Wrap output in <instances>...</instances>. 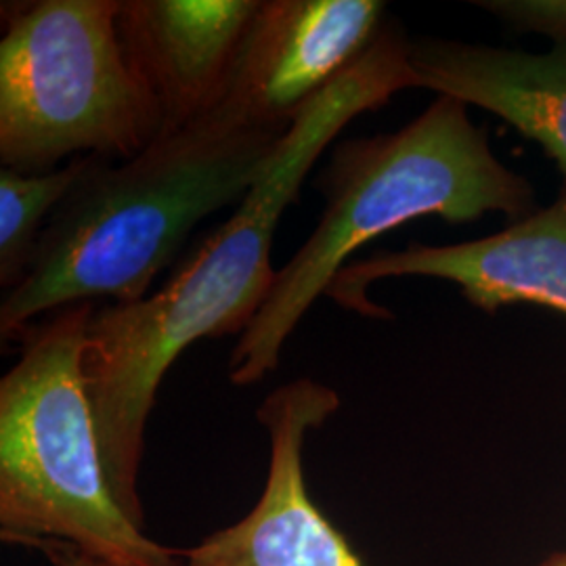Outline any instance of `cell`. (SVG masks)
<instances>
[{"mask_svg":"<svg viewBox=\"0 0 566 566\" xmlns=\"http://www.w3.org/2000/svg\"><path fill=\"white\" fill-rule=\"evenodd\" d=\"M418 88L476 105L544 147L566 179V46L525 53L472 42L416 39Z\"/></svg>","mask_w":566,"mask_h":566,"instance_id":"cell-10","label":"cell"},{"mask_svg":"<svg viewBox=\"0 0 566 566\" xmlns=\"http://www.w3.org/2000/svg\"><path fill=\"white\" fill-rule=\"evenodd\" d=\"M409 275L455 283L468 303L489 315L521 303L566 315V179L554 203L495 235L451 245L413 242L405 250L374 252L346 264L325 296L344 311L390 319L392 313L367 298V287Z\"/></svg>","mask_w":566,"mask_h":566,"instance_id":"cell-8","label":"cell"},{"mask_svg":"<svg viewBox=\"0 0 566 566\" xmlns=\"http://www.w3.org/2000/svg\"><path fill=\"white\" fill-rule=\"evenodd\" d=\"M340 397L313 378L266 395L256 411L269 434V470L252 510L181 549L185 566H365L306 489V437L338 411Z\"/></svg>","mask_w":566,"mask_h":566,"instance_id":"cell-6","label":"cell"},{"mask_svg":"<svg viewBox=\"0 0 566 566\" xmlns=\"http://www.w3.org/2000/svg\"><path fill=\"white\" fill-rule=\"evenodd\" d=\"M476 4L516 32L544 34L554 46H566V0H483Z\"/></svg>","mask_w":566,"mask_h":566,"instance_id":"cell-12","label":"cell"},{"mask_svg":"<svg viewBox=\"0 0 566 566\" xmlns=\"http://www.w3.org/2000/svg\"><path fill=\"white\" fill-rule=\"evenodd\" d=\"M385 7L380 0H263L217 112L283 135L376 41Z\"/></svg>","mask_w":566,"mask_h":566,"instance_id":"cell-7","label":"cell"},{"mask_svg":"<svg viewBox=\"0 0 566 566\" xmlns=\"http://www.w3.org/2000/svg\"><path fill=\"white\" fill-rule=\"evenodd\" d=\"M317 189L325 200L319 223L277 271L231 353L235 386L256 385L277 369L285 340L365 243L422 217L462 224L502 212L516 223L539 210L535 187L500 163L468 105L447 95L397 133L336 143Z\"/></svg>","mask_w":566,"mask_h":566,"instance_id":"cell-3","label":"cell"},{"mask_svg":"<svg viewBox=\"0 0 566 566\" xmlns=\"http://www.w3.org/2000/svg\"><path fill=\"white\" fill-rule=\"evenodd\" d=\"M120 0L2 4L0 160L21 175L95 156L124 163L163 135L124 53Z\"/></svg>","mask_w":566,"mask_h":566,"instance_id":"cell-5","label":"cell"},{"mask_svg":"<svg viewBox=\"0 0 566 566\" xmlns=\"http://www.w3.org/2000/svg\"><path fill=\"white\" fill-rule=\"evenodd\" d=\"M88 163L91 156H81L44 175L0 170V283L4 290H13L25 277L39 248L42 221L53 217Z\"/></svg>","mask_w":566,"mask_h":566,"instance_id":"cell-11","label":"cell"},{"mask_svg":"<svg viewBox=\"0 0 566 566\" xmlns=\"http://www.w3.org/2000/svg\"><path fill=\"white\" fill-rule=\"evenodd\" d=\"M95 304L61 308L21 338L0 380V535L109 566H185L116 500L82 374Z\"/></svg>","mask_w":566,"mask_h":566,"instance_id":"cell-4","label":"cell"},{"mask_svg":"<svg viewBox=\"0 0 566 566\" xmlns=\"http://www.w3.org/2000/svg\"><path fill=\"white\" fill-rule=\"evenodd\" d=\"M280 139L214 112L130 160L91 156L42 229L25 277L2 298V343H20L39 317L74 304L147 298L193 227L243 202Z\"/></svg>","mask_w":566,"mask_h":566,"instance_id":"cell-2","label":"cell"},{"mask_svg":"<svg viewBox=\"0 0 566 566\" xmlns=\"http://www.w3.org/2000/svg\"><path fill=\"white\" fill-rule=\"evenodd\" d=\"M53 560H57L60 566H109L105 565L103 560H97L93 556H86L81 552H74V549H57L51 554Z\"/></svg>","mask_w":566,"mask_h":566,"instance_id":"cell-13","label":"cell"},{"mask_svg":"<svg viewBox=\"0 0 566 566\" xmlns=\"http://www.w3.org/2000/svg\"><path fill=\"white\" fill-rule=\"evenodd\" d=\"M403 28L386 18L376 41L285 130L235 212L196 245L163 287L133 304L95 308L82 374L97 426L103 465L126 514L145 528L139 493L145 430L166 371L185 348L250 327L277 271L271 245L283 212L344 126L418 88Z\"/></svg>","mask_w":566,"mask_h":566,"instance_id":"cell-1","label":"cell"},{"mask_svg":"<svg viewBox=\"0 0 566 566\" xmlns=\"http://www.w3.org/2000/svg\"><path fill=\"white\" fill-rule=\"evenodd\" d=\"M261 2L120 0L122 46L158 105L163 135L221 107Z\"/></svg>","mask_w":566,"mask_h":566,"instance_id":"cell-9","label":"cell"},{"mask_svg":"<svg viewBox=\"0 0 566 566\" xmlns=\"http://www.w3.org/2000/svg\"><path fill=\"white\" fill-rule=\"evenodd\" d=\"M537 566H566V552H558V554L549 556L547 560Z\"/></svg>","mask_w":566,"mask_h":566,"instance_id":"cell-14","label":"cell"}]
</instances>
